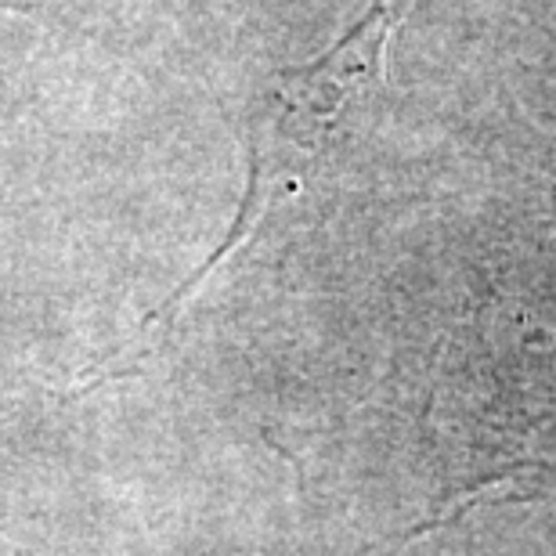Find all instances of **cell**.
Wrapping results in <instances>:
<instances>
[{
  "label": "cell",
  "mask_w": 556,
  "mask_h": 556,
  "mask_svg": "<svg viewBox=\"0 0 556 556\" xmlns=\"http://www.w3.org/2000/svg\"><path fill=\"white\" fill-rule=\"evenodd\" d=\"M408 8H413V0H372V8L354 22L351 33L332 51L315 62L286 65L261 84L247 113L250 188L242 199V214L206 268H199L177 289L174 300H166L144 321L141 340L160 337L163 343L170 337V318L192 300L199 282H206V275L231 250L247 242L271 203L296 192V181L307 170V163L318 160L326 141L348 124L354 109L380 91L387 80V48H391L394 29L405 22Z\"/></svg>",
  "instance_id": "cell-1"
}]
</instances>
